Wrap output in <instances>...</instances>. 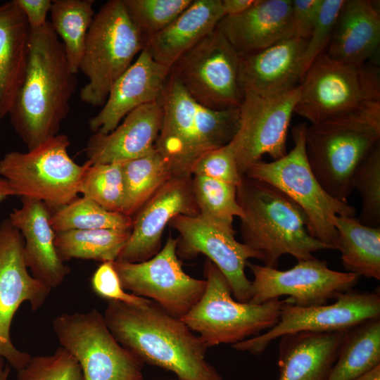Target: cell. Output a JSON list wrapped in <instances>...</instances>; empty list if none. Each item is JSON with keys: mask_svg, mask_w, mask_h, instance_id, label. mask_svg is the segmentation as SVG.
<instances>
[{"mask_svg": "<svg viewBox=\"0 0 380 380\" xmlns=\"http://www.w3.org/2000/svg\"><path fill=\"white\" fill-rule=\"evenodd\" d=\"M305 39L291 37L264 49L240 55L239 80L243 95L272 96L298 87Z\"/></svg>", "mask_w": 380, "mask_h": 380, "instance_id": "22", "label": "cell"}, {"mask_svg": "<svg viewBox=\"0 0 380 380\" xmlns=\"http://www.w3.org/2000/svg\"><path fill=\"white\" fill-rule=\"evenodd\" d=\"M253 274L251 299L253 304L289 296V303L302 308L327 304L355 286L360 277L330 269L325 260L312 258L298 260L293 267L279 270L247 262Z\"/></svg>", "mask_w": 380, "mask_h": 380, "instance_id": "13", "label": "cell"}, {"mask_svg": "<svg viewBox=\"0 0 380 380\" xmlns=\"http://www.w3.org/2000/svg\"><path fill=\"white\" fill-rule=\"evenodd\" d=\"M204 275L205 292L180 319L198 334L208 348L220 344L232 346L277 323L286 299H273L262 304L237 301L224 274L208 258L204 264Z\"/></svg>", "mask_w": 380, "mask_h": 380, "instance_id": "7", "label": "cell"}, {"mask_svg": "<svg viewBox=\"0 0 380 380\" xmlns=\"http://www.w3.org/2000/svg\"><path fill=\"white\" fill-rule=\"evenodd\" d=\"M291 0H257L246 11L224 16L217 28L239 55L264 49L292 36Z\"/></svg>", "mask_w": 380, "mask_h": 380, "instance_id": "24", "label": "cell"}, {"mask_svg": "<svg viewBox=\"0 0 380 380\" xmlns=\"http://www.w3.org/2000/svg\"><path fill=\"white\" fill-rule=\"evenodd\" d=\"M178 238L169 236L160 251L141 262L115 260L113 266L122 287L150 299L172 316L181 319L200 300L205 279L187 274L177 254Z\"/></svg>", "mask_w": 380, "mask_h": 380, "instance_id": "12", "label": "cell"}, {"mask_svg": "<svg viewBox=\"0 0 380 380\" xmlns=\"http://www.w3.org/2000/svg\"><path fill=\"white\" fill-rule=\"evenodd\" d=\"M178 215H200L193 190L192 177H173L132 217L130 236L120 253L118 261L141 262L161 249L163 231Z\"/></svg>", "mask_w": 380, "mask_h": 380, "instance_id": "18", "label": "cell"}, {"mask_svg": "<svg viewBox=\"0 0 380 380\" xmlns=\"http://www.w3.org/2000/svg\"><path fill=\"white\" fill-rule=\"evenodd\" d=\"M380 44V13L370 0H345L325 53L338 62H369Z\"/></svg>", "mask_w": 380, "mask_h": 380, "instance_id": "26", "label": "cell"}, {"mask_svg": "<svg viewBox=\"0 0 380 380\" xmlns=\"http://www.w3.org/2000/svg\"><path fill=\"white\" fill-rule=\"evenodd\" d=\"M77 86L76 74L50 22L30 28L26 72L8 114L27 150L59 134Z\"/></svg>", "mask_w": 380, "mask_h": 380, "instance_id": "2", "label": "cell"}, {"mask_svg": "<svg viewBox=\"0 0 380 380\" xmlns=\"http://www.w3.org/2000/svg\"><path fill=\"white\" fill-rule=\"evenodd\" d=\"M380 317L379 292L353 289L341 294L334 303L312 307L283 304L277 323L266 332L232 345L240 351L260 355L276 338L300 331L332 332L348 330L370 319Z\"/></svg>", "mask_w": 380, "mask_h": 380, "instance_id": "15", "label": "cell"}, {"mask_svg": "<svg viewBox=\"0 0 380 380\" xmlns=\"http://www.w3.org/2000/svg\"><path fill=\"white\" fill-rule=\"evenodd\" d=\"M236 199L243 212V243L260 254L265 266L277 268L285 254L298 261L329 249L310 235L301 208L272 185L243 175L236 187Z\"/></svg>", "mask_w": 380, "mask_h": 380, "instance_id": "3", "label": "cell"}, {"mask_svg": "<svg viewBox=\"0 0 380 380\" xmlns=\"http://www.w3.org/2000/svg\"><path fill=\"white\" fill-rule=\"evenodd\" d=\"M143 39L168 26L193 0H122Z\"/></svg>", "mask_w": 380, "mask_h": 380, "instance_id": "38", "label": "cell"}, {"mask_svg": "<svg viewBox=\"0 0 380 380\" xmlns=\"http://www.w3.org/2000/svg\"><path fill=\"white\" fill-rule=\"evenodd\" d=\"M11 372V366L5 365V360L0 357V380H7Z\"/></svg>", "mask_w": 380, "mask_h": 380, "instance_id": "48", "label": "cell"}, {"mask_svg": "<svg viewBox=\"0 0 380 380\" xmlns=\"http://www.w3.org/2000/svg\"><path fill=\"white\" fill-rule=\"evenodd\" d=\"M353 380H380V365Z\"/></svg>", "mask_w": 380, "mask_h": 380, "instance_id": "47", "label": "cell"}, {"mask_svg": "<svg viewBox=\"0 0 380 380\" xmlns=\"http://www.w3.org/2000/svg\"><path fill=\"white\" fill-rule=\"evenodd\" d=\"M362 200L357 220L363 224L380 227V143L357 167L352 179Z\"/></svg>", "mask_w": 380, "mask_h": 380, "instance_id": "37", "label": "cell"}, {"mask_svg": "<svg viewBox=\"0 0 380 380\" xmlns=\"http://www.w3.org/2000/svg\"><path fill=\"white\" fill-rule=\"evenodd\" d=\"M0 122H1V120H0Z\"/></svg>", "mask_w": 380, "mask_h": 380, "instance_id": "50", "label": "cell"}, {"mask_svg": "<svg viewBox=\"0 0 380 380\" xmlns=\"http://www.w3.org/2000/svg\"><path fill=\"white\" fill-rule=\"evenodd\" d=\"M24 240L8 217L0 222V357L17 372L32 355L17 349L10 331L13 317L21 304L30 303L37 311L44 303L51 289L32 276L23 256Z\"/></svg>", "mask_w": 380, "mask_h": 380, "instance_id": "16", "label": "cell"}, {"mask_svg": "<svg viewBox=\"0 0 380 380\" xmlns=\"http://www.w3.org/2000/svg\"><path fill=\"white\" fill-rule=\"evenodd\" d=\"M380 365V317L346 331L327 380H353Z\"/></svg>", "mask_w": 380, "mask_h": 380, "instance_id": "30", "label": "cell"}, {"mask_svg": "<svg viewBox=\"0 0 380 380\" xmlns=\"http://www.w3.org/2000/svg\"><path fill=\"white\" fill-rule=\"evenodd\" d=\"M103 315L115 340L142 363L172 372L179 380H222L205 360L208 348L198 336L154 301H108Z\"/></svg>", "mask_w": 380, "mask_h": 380, "instance_id": "1", "label": "cell"}, {"mask_svg": "<svg viewBox=\"0 0 380 380\" xmlns=\"http://www.w3.org/2000/svg\"><path fill=\"white\" fill-rule=\"evenodd\" d=\"M125 198L122 213L133 217L172 177L170 165L156 150L145 156L122 163Z\"/></svg>", "mask_w": 380, "mask_h": 380, "instance_id": "32", "label": "cell"}, {"mask_svg": "<svg viewBox=\"0 0 380 380\" xmlns=\"http://www.w3.org/2000/svg\"><path fill=\"white\" fill-rule=\"evenodd\" d=\"M52 324L61 346L80 364L84 380H144V363L115 340L96 309L61 314Z\"/></svg>", "mask_w": 380, "mask_h": 380, "instance_id": "10", "label": "cell"}, {"mask_svg": "<svg viewBox=\"0 0 380 380\" xmlns=\"http://www.w3.org/2000/svg\"><path fill=\"white\" fill-rule=\"evenodd\" d=\"M132 229H97L56 233L55 246L62 261L94 260L101 262L117 260Z\"/></svg>", "mask_w": 380, "mask_h": 380, "instance_id": "31", "label": "cell"}, {"mask_svg": "<svg viewBox=\"0 0 380 380\" xmlns=\"http://www.w3.org/2000/svg\"><path fill=\"white\" fill-rule=\"evenodd\" d=\"M94 0H53L50 10L52 28L61 42L72 72L77 75L86 37L95 13Z\"/></svg>", "mask_w": 380, "mask_h": 380, "instance_id": "33", "label": "cell"}, {"mask_svg": "<svg viewBox=\"0 0 380 380\" xmlns=\"http://www.w3.org/2000/svg\"><path fill=\"white\" fill-rule=\"evenodd\" d=\"M257 0H222V6L224 16L241 14L251 6Z\"/></svg>", "mask_w": 380, "mask_h": 380, "instance_id": "45", "label": "cell"}, {"mask_svg": "<svg viewBox=\"0 0 380 380\" xmlns=\"http://www.w3.org/2000/svg\"><path fill=\"white\" fill-rule=\"evenodd\" d=\"M70 144L68 137L59 133L25 153L8 152L0 160V176L15 196L41 201L52 211L77 197L91 164L76 163L68 154Z\"/></svg>", "mask_w": 380, "mask_h": 380, "instance_id": "9", "label": "cell"}, {"mask_svg": "<svg viewBox=\"0 0 380 380\" xmlns=\"http://www.w3.org/2000/svg\"><path fill=\"white\" fill-rule=\"evenodd\" d=\"M346 331L282 336L278 380H327Z\"/></svg>", "mask_w": 380, "mask_h": 380, "instance_id": "27", "label": "cell"}, {"mask_svg": "<svg viewBox=\"0 0 380 380\" xmlns=\"http://www.w3.org/2000/svg\"><path fill=\"white\" fill-rule=\"evenodd\" d=\"M169 224L177 230V254L191 259L199 253L207 256L227 279L235 300L247 303L251 299V281L245 274L250 258L261 259L255 251L236 240V232H230L208 221L200 215H178Z\"/></svg>", "mask_w": 380, "mask_h": 380, "instance_id": "17", "label": "cell"}, {"mask_svg": "<svg viewBox=\"0 0 380 380\" xmlns=\"http://www.w3.org/2000/svg\"><path fill=\"white\" fill-rule=\"evenodd\" d=\"M299 85L294 113L310 124L357 116L380 118V72L374 63H343L324 52Z\"/></svg>", "mask_w": 380, "mask_h": 380, "instance_id": "4", "label": "cell"}, {"mask_svg": "<svg viewBox=\"0 0 380 380\" xmlns=\"http://www.w3.org/2000/svg\"><path fill=\"white\" fill-rule=\"evenodd\" d=\"M160 99L127 114L108 134L92 133L84 149L91 164L125 163L156 151L163 122Z\"/></svg>", "mask_w": 380, "mask_h": 380, "instance_id": "21", "label": "cell"}, {"mask_svg": "<svg viewBox=\"0 0 380 380\" xmlns=\"http://www.w3.org/2000/svg\"><path fill=\"white\" fill-rule=\"evenodd\" d=\"M241 56L216 28L182 55L171 72L186 92L213 110L239 108Z\"/></svg>", "mask_w": 380, "mask_h": 380, "instance_id": "11", "label": "cell"}, {"mask_svg": "<svg viewBox=\"0 0 380 380\" xmlns=\"http://www.w3.org/2000/svg\"><path fill=\"white\" fill-rule=\"evenodd\" d=\"M344 1L345 0H322L318 15L302 58L301 68L303 75L313 61L326 51Z\"/></svg>", "mask_w": 380, "mask_h": 380, "instance_id": "40", "label": "cell"}, {"mask_svg": "<svg viewBox=\"0 0 380 380\" xmlns=\"http://www.w3.org/2000/svg\"><path fill=\"white\" fill-rule=\"evenodd\" d=\"M15 196V193L8 182L0 177V203L9 196Z\"/></svg>", "mask_w": 380, "mask_h": 380, "instance_id": "46", "label": "cell"}, {"mask_svg": "<svg viewBox=\"0 0 380 380\" xmlns=\"http://www.w3.org/2000/svg\"><path fill=\"white\" fill-rule=\"evenodd\" d=\"M171 69L142 49L137 60L115 82L101 110L89 120L92 133L108 134L134 109L160 99Z\"/></svg>", "mask_w": 380, "mask_h": 380, "instance_id": "20", "label": "cell"}, {"mask_svg": "<svg viewBox=\"0 0 380 380\" xmlns=\"http://www.w3.org/2000/svg\"><path fill=\"white\" fill-rule=\"evenodd\" d=\"M160 101L163 118L156 150L170 165L175 177H192V168L201 156L198 118L202 105L186 92L171 71Z\"/></svg>", "mask_w": 380, "mask_h": 380, "instance_id": "19", "label": "cell"}, {"mask_svg": "<svg viewBox=\"0 0 380 380\" xmlns=\"http://www.w3.org/2000/svg\"><path fill=\"white\" fill-rule=\"evenodd\" d=\"M80 194L108 211L122 213V163L91 164L84 174Z\"/></svg>", "mask_w": 380, "mask_h": 380, "instance_id": "36", "label": "cell"}, {"mask_svg": "<svg viewBox=\"0 0 380 380\" xmlns=\"http://www.w3.org/2000/svg\"><path fill=\"white\" fill-rule=\"evenodd\" d=\"M308 164L324 189L347 202L361 161L380 143V118L357 116L307 125Z\"/></svg>", "mask_w": 380, "mask_h": 380, "instance_id": "6", "label": "cell"}, {"mask_svg": "<svg viewBox=\"0 0 380 380\" xmlns=\"http://www.w3.org/2000/svg\"><path fill=\"white\" fill-rule=\"evenodd\" d=\"M322 0H293L291 10L292 36L308 40L316 21Z\"/></svg>", "mask_w": 380, "mask_h": 380, "instance_id": "43", "label": "cell"}, {"mask_svg": "<svg viewBox=\"0 0 380 380\" xmlns=\"http://www.w3.org/2000/svg\"><path fill=\"white\" fill-rule=\"evenodd\" d=\"M25 14L30 28L37 29L45 25L50 11L51 0H15Z\"/></svg>", "mask_w": 380, "mask_h": 380, "instance_id": "44", "label": "cell"}, {"mask_svg": "<svg viewBox=\"0 0 380 380\" xmlns=\"http://www.w3.org/2000/svg\"><path fill=\"white\" fill-rule=\"evenodd\" d=\"M192 190L200 215L230 232H235L234 217L241 218L243 212L236 199V186L203 175H194Z\"/></svg>", "mask_w": 380, "mask_h": 380, "instance_id": "35", "label": "cell"}, {"mask_svg": "<svg viewBox=\"0 0 380 380\" xmlns=\"http://www.w3.org/2000/svg\"><path fill=\"white\" fill-rule=\"evenodd\" d=\"M337 249L347 272L380 279V227L362 224L355 217L337 216Z\"/></svg>", "mask_w": 380, "mask_h": 380, "instance_id": "29", "label": "cell"}, {"mask_svg": "<svg viewBox=\"0 0 380 380\" xmlns=\"http://www.w3.org/2000/svg\"><path fill=\"white\" fill-rule=\"evenodd\" d=\"M170 380H179V379H170Z\"/></svg>", "mask_w": 380, "mask_h": 380, "instance_id": "49", "label": "cell"}, {"mask_svg": "<svg viewBox=\"0 0 380 380\" xmlns=\"http://www.w3.org/2000/svg\"><path fill=\"white\" fill-rule=\"evenodd\" d=\"M192 175H203L227 182L236 187L243 175L239 172L231 141L201 156L195 163Z\"/></svg>", "mask_w": 380, "mask_h": 380, "instance_id": "41", "label": "cell"}, {"mask_svg": "<svg viewBox=\"0 0 380 380\" xmlns=\"http://www.w3.org/2000/svg\"><path fill=\"white\" fill-rule=\"evenodd\" d=\"M30 27L15 0L0 5V120L8 115L23 82Z\"/></svg>", "mask_w": 380, "mask_h": 380, "instance_id": "28", "label": "cell"}, {"mask_svg": "<svg viewBox=\"0 0 380 380\" xmlns=\"http://www.w3.org/2000/svg\"><path fill=\"white\" fill-rule=\"evenodd\" d=\"M300 91L298 85L272 96L243 94L239 129L231 141L241 175L265 154L273 160L286 154L288 129Z\"/></svg>", "mask_w": 380, "mask_h": 380, "instance_id": "14", "label": "cell"}, {"mask_svg": "<svg viewBox=\"0 0 380 380\" xmlns=\"http://www.w3.org/2000/svg\"><path fill=\"white\" fill-rule=\"evenodd\" d=\"M21 206L9 213L11 224L21 233L23 256L33 277L51 289L59 286L70 268L59 258L56 246V232L50 218L51 210L42 201L21 197Z\"/></svg>", "mask_w": 380, "mask_h": 380, "instance_id": "23", "label": "cell"}, {"mask_svg": "<svg viewBox=\"0 0 380 380\" xmlns=\"http://www.w3.org/2000/svg\"><path fill=\"white\" fill-rule=\"evenodd\" d=\"M224 16L222 0H193L168 26L144 39L157 63L172 68L176 61L213 31Z\"/></svg>", "mask_w": 380, "mask_h": 380, "instance_id": "25", "label": "cell"}, {"mask_svg": "<svg viewBox=\"0 0 380 380\" xmlns=\"http://www.w3.org/2000/svg\"><path fill=\"white\" fill-rule=\"evenodd\" d=\"M91 286L98 296L108 301L142 305L150 300L125 291L113 266V262H101L92 274Z\"/></svg>", "mask_w": 380, "mask_h": 380, "instance_id": "42", "label": "cell"}, {"mask_svg": "<svg viewBox=\"0 0 380 380\" xmlns=\"http://www.w3.org/2000/svg\"><path fill=\"white\" fill-rule=\"evenodd\" d=\"M307 125L302 122L293 127L294 146L285 156L271 162L260 160L244 175L265 182L287 196L305 213L310 235L336 250L335 220L337 216L355 217L356 210L330 196L313 174L305 153Z\"/></svg>", "mask_w": 380, "mask_h": 380, "instance_id": "5", "label": "cell"}, {"mask_svg": "<svg viewBox=\"0 0 380 380\" xmlns=\"http://www.w3.org/2000/svg\"><path fill=\"white\" fill-rule=\"evenodd\" d=\"M16 380H84L80 364L65 348L60 346L50 355L32 356L17 372Z\"/></svg>", "mask_w": 380, "mask_h": 380, "instance_id": "39", "label": "cell"}, {"mask_svg": "<svg viewBox=\"0 0 380 380\" xmlns=\"http://www.w3.org/2000/svg\"><path fill=\"white\" fill-rule=\"evenodd\" d=\"M144 48L143 37L131 20L122 0H110L95 13L80 64L88 82L80 98L92 106H103L115 82L133 63Z\"/></svg>", "mask_w": 380, "mask_h": 380, "instance_id": "8", "label": "cell"}, {"mask_svg": "<svg viewBox=\"0 0 380 380\" xmlns=\"http://www.w3.org/2000/svg\"><path fill=\"white\" fill-rule=\"evenodd\" d=\"M50 222L58 233L97 229H132L133 219L121 213L108 211L89 198L77 196L52 210Z\"/></svg>", "mask_w": 380, "mask_h": 380, "instance_id": "34", "label": "cell"}]
</instances>
